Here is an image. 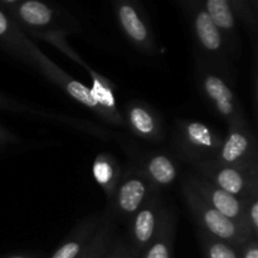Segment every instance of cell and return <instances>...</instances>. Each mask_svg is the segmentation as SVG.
Wrapping results in <instances>:
<instances>
[{
  "mask_svg": "<svg viewBox=\"0 0 258 258\" xmlns=\"http://www.w3.org/2000/svg\"><path fill=\"white\" fill-rule=\"evenodd\" d=\"M202 5L228 44L234 59H238L241 57L242 42L238 22L229 0H202Z\"/></svg>",
  "mask_w": 258,
  "mask_h": 258,
  "instance_id": "16",
  "label": "cell"
},
{
  "mask_svg": "<svg viewBox=\"0 0 258 258\" xmlns=\"http://www.w3.org/2000/svg\"><path fill=\"white\" fill-rule=\"evenodd\" d=\"M197 237L203 258H239L238 247L228 242L207 234L201 229L197 231Z\"/></svg>",
  "mask_w": 258,
  "mask_h": 258,
  "instance_id": "22",
  "label": "cell"
},
{
  "mask_svg": "<svg viewBox=\"0 0 258 258\" xmlns=\"http://www.w3.org/2000/svg\"><path fill=\"white\" fill-rule=\"evenodd\" d=\"M158 191L161 190L155 188L154 184L131 164L127 169L122 170L120 183L108 202L106 211L115 221L120 219L127 223L128 219L138 213Z\"/></svg>",
  "mask_w": 258,
  "mask_h": 258,
  "instance_id": "7",
  "label": "cell"
},
{
  "mask_svg": "<svg viewBox=\"0 0 258 258\" xmlns=\"http://www.w3.org/2000/svg\"><path fill=\"white\" fill-rule=\"evenodd\" d=\"M116 236V221L106 211L102 222L88 246L86 258H105Z\"/></svg>",
  "mask_w": 258,
  "mask_h": 258,
  "instance_id": "20",
  "label": "cell"
},
{
  "mask_svg": "<svg viewBox=\"0 0 258 258\" xmlns=\"http://www.w3.org/2000/svg\"><path fill=\"white\" fill-rule=\"evenodd\" d=\"M105 258H139L138 254L133 251L128 244L127 239L121 236H116L108 249Z\"/></svg>",
  "mask_w": 258,
  "mask_h": 258,
  "instance_id": "25",
  "label": "cell"
},
{
  "mask_svg": "<svg viewBox=\"0 0 258 258\" xmlns=\"http://www.w3.org/2000/svg\"><path fill=\"white\" fill-rule=\"evenodd\" d=\"M178 5L185 15L194 42V54L219 68L233 72V55L228 44L202 5V0H180Z\"/></svg>",
  "mask_w": 258,
  "mask_h": 258,
  "instance_id": "4",
  "label": "cell"
},
{
  "mask_svg": "<svg viewBox=\"0 0 258 258\" xmlns=\"http://www.w3.org/2000/svg\"><path fill=\"white\" fill-rule=\"evenodd\" d=\"M178 219L173 207H165L160 226L151 243L139 258H173Z\"/></svg>",
  "mask_w": 258,
  "mask_h": 258,
  "instance_id": "18",
  "label": "cell"
},
{
  "mask_svg": "<svg viewBox=\"0 0 258 258\" xmlns=\"http://www.w3.org/2000/svg\"><path fill=\"white\" fill-rule=\"evenodd\" d=\"M243 226L248 234L258 238V190L249 194L243 201Z\"/></svg>",
  "mask_w": 258,
  "mask_h": 258,
  "instance_id": "23",
  "label": "cell"
},
{
  "mask_svg": "<svg viewBox=\"0 0 258 258\" xmlns=\"http://www.w3.org/2000/svg\"><path fill=\"white\" fill-rule=\"evenodd\" d=\"M4 10L18 27L39 40L48 34H63L78 32L80 27L75 18L66 10L49 3L38 0H0Z\"/></svg>",
  "mask_w": 258,
  "mask_h": 258,
  "instance_id": "3",
  "label": "cell"
},
{
  "mask_svg": "<svg viewBox=\"0 0 258 258\" xmlns=\"http://www.w3.org/2000/svg\"><path fill=\"white\" fill-rule=\"evenodd\" d=\"M92 174L96 183L105 193L107 202H110L122 175V169L118 161L108 153L98 154L93 160Z\"/></svg>",
  "mask_w": 258,
  "mask_h": 258,
  "instance_id": "19",
  "label": "cell"
},
{
  "mask_svg": "<svg viewBox=\"0 0 258 258\" xmlns=\"http://www.w3.org/2000/svg\"><path fill=\"white\" fill-rule=\"evenodd\" d=\"M126 154L149 181L159 190L173 185L180 175L178 159L171 154L158 150H140L136 146H127Z\"/></svg>",
  "mask_w": 258,
  "mask_h": 258,
  "instance_id": "11",
  "label": "cell"
},
{
  "mask_svg": "<svg viewBox=\"0 0 258 258\" xmlns=\"http://www.w3.org/2000/svg\"><path fill=\"white\" fill-rule=\"evenodd\" d=\"M237 22L242 23L251 38L252 48L258 50V2L257 0H229Z\"/></svg>",
  "mask_w": 258,
  "mask_h": 258,
  "instance_id": "21",
  "label": "cell"
},
{
  "mask_svg": "<svg viewBox=\"0 0 258 258\" xmlns=\"http://www.w3.org/2000/svg\"><path fill=\"white\" fill-rule=\"evenodd\" d=\"M181 181H184L208 206H211L212 208H214L217 212L223 214L231 221L236 222L238 226H241L246 231L243 226V202L241 199L221 190L191 170L188 171V174L184 176Z\"/></svg>",
  "mask_w": 258,
  "mask_h": 258,
  "instance_id": "15",
  "label": "cell"
},
{
  "mask_svg": "<svg viewBox=\"0 0 258 258\" xmlns=\"http://www.w3.org/2000/svg\"><path fill=\"white\" fill-rule=\"evenodd\" d=\"M3 258H43V254L40 252H19Z\"/></svg>",
  "mask_w": 258,
  "mask_h": 258,
  "instance_id": "28",
  "label": "cell"
},
{
  "mask_svg": "<svg viewBox=\"0 0 258 258\" xmlns=\"http://www.w3.org/2000/svg\"><path fill=\"white\" fill-rule=\"evenodd\" d=\"M20 143H23V140L19 136L13 134L12 131L5 128L4 126L0 123V151H4L5 149L10 148V146L19 145Z\"/></svg>",
  "mask_w": 258,
  "mask_h": 258,
  "instance_id": "26",
  "label": "cell"
},
{
  "mask_svg": "<svg viewBox=\"0 0 258 258\" xmlns=\"http://www.w3.org/2000/svg\"><path fill=\"white\" fill-rule=\"evenodd\" d=\"M116 24L131 45L145 55L159 52L155 34L145 10L134 0H116L112 3Z\"/></svg>",
  "mask_w": 258,
  "mask_h": 258,
  "instance_id": "8",
  "label": "cell"
},
{
  "mask_svg": "<svg viewBox=\"0 0 258 258\" xmlns=\"http://www.w3.org/2000/svg\"><path fill=\"white\" fill-rule=\"evenodd\" d=\"M102 214H91L76 224L67 238L53 252L49 258H78L92 241L96 231L102 222Z\"/></svg>",
  "mask_w": 258,
  "mask_h": 258,
  "instance_id": "17",
  "label": "cell"
},
{
  "mask_svg": "<svg viewBox=\"0 0 258 258\" xmlns=\"http://www.w3.org/2000/svg\"><path fill=\"white\" fill-rule=\"evenodd\" d=\"M194 80L204 102L227 127L249 125L241 100L234 92L233 72L194 54Z\"/></svg>",
  "mask_w": 258,
  "mask_h": 258,
  "instance_id": "2",
  "label": "cell"
},
{
  "mask_svg": "<svg viewBox=\"0 0 258 258\" xmlns=\"http://www.w3.org/2000/svg\"><path fill=\"white\" fill-rule=\"evenodd\" d=\"M180 186L184 204L198 226V229L236 247L243 244L248 238H253L249 237V234L236 222L231 221L208 206L184 181H181Z\"/></svg>",
  "mask_w": 258,
  "mask_h": 258,
  "instance_id": "6",
  "label": "cell"
},
{
  "mask_svg": "<svg viewBox=\"0 0 258 258\" xmlns=\"http://www.w3.org/2000/svg\"><path fill=\"white\" fill-rule=\"evenodd\" d=\"M238 249L239 258H258V238H248Z\"/></svg>",
  "mask_w": 258,
  "mask_h": 258,
  "instance_id": "27",
  "label": "cell"
},
{
  "mask_svg": "<svg viewBox=\"0 0 258 258\" xmlns=\"http://www.w3.org/2000/svg\"><path fill=\"white\" fill-rule=\"evenodd\" d=\"M39 40L43 42L49 43L50 45L57 48L58 50L63 53V54L67 55L68 58H71L72 60H75L78 66L86 70V72L90 75L91 80H92V86L90 87L91 93H92L93 100L97 102V105L100 106L101 110L105 112L106 117H107V122L112 123V125L118 126V127H125V123H123L122 115H121V111L117 107V98H116V91L115 86L112 85L111 81H108L107 78H105L103 76H101L97 71L92 70L80 55L76 53V50H73V48L68 44V42L66 40V35L63 34H48L44 37L40 38Z\"/></svg>",
  "mask_w": 258,
  "mask_h": 258,
  "instance_id": "9",
  "label": "cell"
},
{
  "mask_svg": "<svg viewBox=\"0 0 258 258\" xmlns=\"http://www.w3.org/2000/svg\"><path fill=\"white\" fill-rule=\"evenodd\" d=\"M0 108H2V110L12 111V112L32 113V115L43 116V117H50V118H54V120H57V121H59V118H60L58 115H50V113L34 110V108H32L30 106L19 102V101L14 100V98L9 97V96L4 95V93H2V92H0Z\"/></svg>",
  "mask_w": 258,
  "mask_h": 258,
  "instance_id": "24",
  "label": "cell"
},
{
  "mask_svg": "<svg viewBox=\"0 0 258 258\" xmlns=\"http://www.w3.org/2000/svg\"><path fill=\"white\" fill-rule=\"evenodd\" d=\"M222 141L221 134L204 121L178 118L174 123L171 145L175 158L190 165L214 160Z\"/></svg>",
  "mask_w": 258,
  "mask_h": 258,
  "instance_id": "5",
  "label": "cell"
},
{
  "mask_svg": "<svg viewBox=\"0 0 258 258\" xmlns=\"http://www.w3.org/2000/svg\"><path fill=\"white\" fill-rule=\"evenodd\" d=\"M213 161L242 169L258 168L257 139L249 125L228 128Z\"/></svg>",
  "mask_w": 258,
  "mask_h": 258,
  "instance_id": "12",
  "label": "cell"
},
{
  "mask_svg": "<svg viewBox=\"0 0 258 258\" xmlns=\"http://www.w3.org/2000/svg\"><path fill=\"white\" fill-rule=\"evenodd\" d=\"M190 166L191 171L201 175L221 190L241 201L258 190V168H236V166L222 165L213 160L194 164Z\"/></svg>",
  "mask_w": 258,
  "mask_h": 258,
  "instance_id": "10",
  "label": "cell"
},
{
  "mask_svg": "<svg viewBox=\"0 0 258 258\" xmlns=\"http://www.w3.org/2000/svg\"><path fill=\"white\" fill-rule=\"evenodd\" d=\"M166 204L161 196V191H158L138 213H135L128 219L127 242L133 251L138 254V257L143 254L146 247L151 243L155 237Z\"/></svg>",
  "mask_w": 258,
  "mask_h": 258,
  "instance_id": "13",
  "label": "cell"
},
{
  "mask_svg": "<svg viewBox=\"0 0 258 258\" xmlns=\"http://www.w3.org/2000/svg\"><path fill=\"white\" fill-rule=\"evenodd\" d=\"M125 128L144 141L161 144L165 141L166 133L160 113L148 102L131 100L121 110Z\"/></svg>",
  "mask_w": 258,
  "mask_h": 258,
  "instance_id": "14",
  "label": "cell"
},
{
  "mask_svg": "<svg viewBox=\"0 0 258 258\" xmlns=\"http://www.w3.org/2000/svg\"><path fill=\"white\" fill-rule=\"evenodd\" d=\"M0 49L8 53L10 57L37 71L45 80L53 83L55 87L60 88L76 102L88 108L98 118L107 122L105 112L93 100L90 87L82 85L80 81L64 72L59 66L53 63L18 27L17 23L2 9H0Z\"/></svg>",
  "mask_w": 258,
  "mask_h": 258,
  "instance_id": "1",
  "label": "cell"
},
{
  "mask_svg": "<svg viewBox=\"0 0 258 258\" xmlns=\"http://www.w3.org/2000/svg\"><path fill=\"white\" fill-rule=\"evenodd\" d=\"M88 246H90V244H88ZM87 248H88V247H87ZM87 248H86L85 251L82 252V254H81V256L78 257V258H86V253H87Z\"/></svg>",
  "mask_w": 258,
  "mask_h": 258,
  "instance_id": "29",
  "label": "cell"
}]
</instances>
